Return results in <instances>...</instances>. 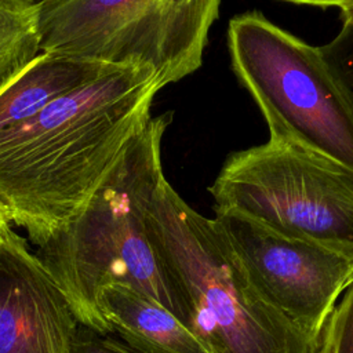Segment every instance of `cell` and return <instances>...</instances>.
Listing matches in <instances>:
<instances>
[{"instance_id":"obj_12","label":"cell","mask_w":353,"mask_h":353,"mask_svg":"<svg viewBox=\"0 0 353 353\" xmlns=\"http://www.w3.org/2000/svg\"><path fill=\"white\" fill-rule=\"evenodd\" d=\"M319 353H353V284L324 325L319 341Z\"/></svg>"},{"instance_id":"obj_10","label":"cell","mask_w":353,"mask_h":353,"mask_svg":"<svg viewBox=\"0 0 353 353\" xmlns=\"http://www.w3.org/2000/svg\"><path fill=\"white\" fill-rule=\"evenodd\" d=\"M112 332L145 353H211L164 305L127 284L109 285L101 298Z\"/></svg>"},{"instance_id":"obj_7","label":"cell","mask_w":353,"mask_h":353,"mask_svg":"<svg viewBox=\"0 0 353 353\" xmlns=\"http://www.w3.org/2000/svg\"><path fill=\"white\" fill-rule=\"evenodd\" d=\"M215 219L254 284L319 342L338 299L353 284V251L284 234L236 211H216Z\"/></svg>"},{"instance_id":"obj_17","label":"cell","mask_w":353,"mask_h":353,"mask_svg":"<svg viewBox=\"0 0 353 353\" xmlns=\"http://www.w3.org/2000/svg\"><path fill=\"white\" fill-rule=\"evenodd\" d=\"M103 339H105L106 345H109L112 349L117 350L119 353H145V352H142V350H138V349L130 346L128 343H125V342H124L123 339H120L119 336H113V335H110V334H106V335L103 336Z\"/></svg>"},{"instance_id":"obj_15","label":"cell","mask_w":353,"mask_h":353,"mask_svg":"<svg viewBox=\"0 0 353 353\" xmlns=\"http://www.w3.org/2000/svg\"><path fill=\"white\" fill-rule=\"evenodd\" d=\"M14 216L11 208L0 199V248L10 240L14 230L11 228Z\"/></svg>"},{"instance_id":"obj_9","label":"cell","mask_w":353,"mask_h":353,"mask_svg":"<svg viewBox=\"0 0 353 353\" xmlns=\"http://www.w3.org/2000/svg\"><path fill=\"white\" fill-rule=\"evenodd\" d=\"M114 68L123 66L41 51L0 91V141L59 98L97 81Z\"/></svg>"},{"instance_id":"obj_6","label":"cell","mask_w":353,"mask_h":353,"mask_svg":"<svg viewBox=\"0 0 353 353\" xmlns=\"http://www.w3.org/2000/svg\"><path fill=\"white\" fill-rule=\"evenodd\" d=\"M208 190L215 212L353 251V174L332 161L269 138L232 153Z\"/></svg>"},{"instance_id":"obj_19","label":"cell","mask_w":353,"mask_h":353,"mask_svg":"<svg viewBox=\"0 0 353 353\" xmlns=\"http://www.w3.org/2000/svg\"><path fill=\"white\" fill-rule=\"evenodd\" d=\"M30 1H36V3H37V1H40V0H30Z\"/></svg>"},{"instance_id":"obj_3","label":"cell","mask_w":353,"mask_h":353,"mask_svg":"<svg viewBox=\"0 0 353 353\" xmlns=\"http://www.w3.org/2000/svg\"><path fill=\"white\" fill-rule=\"evenodd\" d=\"M146 223L178 317L211 353H319L254 284L221 223L193 210L164 174Z\"/></svg>"},{"instance_id":"obj_13","label":"cell","mask_w":353,"mask_h":353,"mask_svg":"<svg viewBox=\"0 0 353 353\" xmlns=\"http://www.w3.org/2000/svg\"><path fill=\"white\" fill-rule=\"evenodd\" d=\"M320 50L353 105V22H342L335 37Z\"/></svg>"},{"instance_id":"obj_8","label":"cell","mask_w":353,"mask_h":353,"mask_svg":"<svg viewBox=\"0 0 353 353\" xmlns=\"http://www.w3.org/2000/svg\"><path fill=\"white\" fill-rule=\"evenodd\" d=\"M80 321L25 237L0 248V353H70Z\"/></svg>"},{"instance_id":"obj_5","label":"cell","mask_w":353,"mask_h":353,"mask_svg":"<svg viewBox=\"0 0 353 353\" xmlns=\"http://www.w3.org/2000/svg\"><path fill=\"white\" fill-rule=\"evenodd\" d=\"M41 51L148 68L163 85L196 72L221 0H40Z\"/></svg>"},{"instance_id":"obj_4","label":"cell","mask_w":353,"mask_h":353,"mask_svg":"<svg viewBox=\"0 0 353 353\" xmlns=\"http://www.w3.org/2000/svg\"><path fill=\"white\" fill-rule=\"evenodd\" d=\"M228 48L233 72L259 108L270 139L353 174V105L320 47L259 11H248L229 21Z\"/></svg>"},{"instance_id":"obj_1","label":"cell","mask_w":353,"mask_h":353,"mask_svg":"<svg viewBox=\"0 0 353 353\" xmlns=\"http://www.w3.org/2000/svg\"><path fill=\"white\" fill-rule=\"evenodd\" d=\"M163 87L148 68H114L0 141V199L32 244L84 208L150 120Z\"/></svg>"},{"instance_id":"obj_2","label":"cell","mask_w":353,"mask_h":353,"mask_svg":"<svg viewBox=\"0 0 353 353\" xmlns=\"http://www.w3.org/2000/svg\"><path fill=\"white\" fill-rule=\"evenodd\" d=\"M171 120L170 113L150 117L84 208L34 252L80 324L103 335L112 328L101 298L112 284L131 285L178 317L146 223L152 192L163 175L161 139Z\"/></svg>"},{"instance_id":"obj_14","label":"cell","mask_w":353,"mask_h":353,"mask_svg":"<svg viewBox=\"0 0 353 353\" xmlns=\"http://www.w3.org/2000/svg\"><path fill=\"white\" fill-rule=\"evenodd\" d=\"M103 334L80 324L72 345L70 353H119L106 345Z\"/></svg>"},{"instance_id":"obj_18","label":"cell","mask_w":353,"mask_h":353,"mask_svg":"<svg viewBox=\"0 0 353 353\" xmlns=\"http://www.w3.org/2000/svg\"><path fill=\"white\" fill-rule=\"evenodd\" d=\"M342 22H353V6L341 11Z\"/></svg>"},{"instance_id":"obj_11","label":"cell","mask_w":353,"mask_h":353,"mask_svg":"<svg viewBox=\"0 0 353 353\" xmlns=\"http://www.w3.org/2000/svg\"><path fill=\"white\" fill-rule=\"evenodd\" d=\"M41 52L39 6L30 0H0V91Z\"/></svg>"},{"instance_id":"obj_16","label":"cell","mask_w":353,"mask_h":353,"mask_svg":"<svg viewBox=\"0 0 353 353\" xmlns=\"http://www.w3.org/2000/svg\"><path fill=\"white\" fill-rule=\"evenodd\" d=\"M281 1L312 6V7H320V8L335 7V8H339L341 11L353 6V0H281Z\"/></svg>"}]
</instances>
